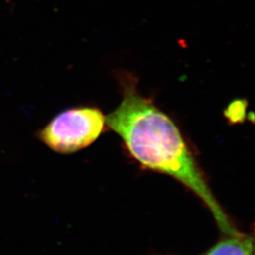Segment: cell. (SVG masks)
<instances>
[{"label":"cell","mask_w":255,"mask_h":255,"mask_svg":"<svg viewBox=\"0 0 255 255\" xmlns=\"http://www.w3.org/2000/svg\"><path fill=\"white\" fill-rule=\"evenodd\" d=\"M123 100L105 118L107 125L142 165L173 177L199 197L222 232L240 235L207 186L175 123L138 93L135 78L123 79Z\"/></svg>","instance_id":"6da1fadb"},{"label":"cell","mask_w":255,"mask_h":255,"mask_svg":"<svg viewBox=\"0 0 255 255\" xmlns=\"http://www.w3.org/2000/svg\"><path fill=\"white\" fill-rule=\"evenodd\" d=\"M105 117L99 109L80 107L58 114L38 132L39 140L60 154L85 149L101 135Z\"/></svg>","instance_id":"7a4b0ae2"},{"label":"cell","mask_w":255,"mask_h":255,"mask_svg":"<svg viewBox=\"0 0 255 255\" xmlns=\"http://www.w3.org/2000/svg\"><path fill=\"white\" fill-rule=\"evenodd\" d=\"M205 255H254L252 236L240 234L220 241Z\"/></svg>","instance_id":"3957f363"}]
</instances>
